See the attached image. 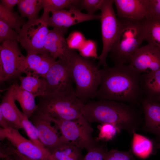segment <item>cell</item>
<instances>
[{"mask_svg":"<svg viewBox=\"0 0 160 160\" xmlns=\"http://www.w3.org/2000/svg\"><path fill=\"white\" fill-rule=\"evenodd\" d=\"M101 80L96 97L138 104L144 96L140 87L142 73L130 64H116L100 70Z\"/></svg>","mask_w":160,"mask_h":160,"instance_id":"cell-1","label":"cell"},{"mask_svg":"<svg viewBox=\"0 0 160 160\" xmlns=\"http://www.w3.org/2000/svg\"><path fill=\"white\" fill-rule=\"evenodd\" d=\"M82 114L89 123H108L132 134L139 129L142 118L132 105L113 100L89 101L84 105Z\"/></svg>","mask_w":160,"mask_h":160,"instance_id":"cell-2","label":"cell"},{"mask_svg":"<svg viewBox=\"0 0 160 160\" xmlns=\"http://www.w3.org/2000/svg\"><path fill=\"white\" fill-rule=\"evenodd\" d=\"M76 96L85 104L96 97L101 80V71L91 60L70 49L67 52Z\"/></svg>","mask_w":160,"mask_h":160,"instance_id":"cell-3","label":"cell"},{"mask_svg":"<svg viewBox=\"0 0 160 160\" xmlns=\"http://www.w3.org/2000/svg\"><path fill=\"white\" fill-rule=\"evenodd\" d=\"M119 19V31L109 52L110 57L115 65L129 64L132 57L144 41L145 19Z\"/></svg>","mask_w":160,"mask_h":160,"instance_id":"cell-4","label":"cell"},{"mask_svg":"<svg viewBox=\"0 0 160 160\" xmlns=\"http://www.w3.org/2000/svg\"><path fill=\"white\" fill-rule=\"evenodd\" d=\"M39 97L34 113L65 120L76 119L82 116L85 103L76 96L75 92L49 94Z\"/></svg>","mask_w":160,"mask_h":160,"instance_id":"cell-5","label":"cell"},{"mask_svg":"<svg viewBox=\"0 0 160 160\" xmlns=\"http://www.w3.org/2000/svg\"><path fill=\"white\" fill-rule=\"evenodd\" d=\"M49 118L60 131V136L65 142L85 149L87 152L100 145L98 140L92 136L93 128L83 115L73 120Z\"/></svg>","mask_w":160,"mask_h":160,"instance_id":"cell-6","label":"cell"},{"mask_svg":"<svg viewBox=\"0 0 160 160\" xmlns=\"http://www.w3.org/2000/svg\"><path fill=\"white\" fill-rule=\"evenodd\" d=\"M113 0H105L100 9V20L103 49L97 65L99 66H108L107 58L117 38L120 27V21L115 14Z\"/></svg>","mask_w":160,"mask_h":160,"instance_id":"cell-7","label":"cell"},{"mask_svg":"<svg viewBox=\"0 0 160 160\" xmlns=\"http://www.w3.org/2000/svg\"><path fill=\"white\" fill-rule=\"evenodd\" d=\"M26 57L16 41H5L0 46V80L9 81L24 73Z\"/></svg>","mask_w":160,"mask_h":160,"instance_id":"cell-8","label":"cell"},{"mask_svg":"<svg viewBox=\"0 0 160 160\" xmlns=\"http://www.w3.org/2000/svg\"><path fill=\"white\" fill-rule=\"evenodd\" d=\"M67 52L56 60L44 77L45 84L44 95L75 92Z\"/></svg>","mask_w":160,"mask_h":160,"instance_id":"cell-9","label":"cell"},{"mask_svg":"<svg viewBox=\"0 0 160 160\" xmlns=\"http://www.w3.org/2000/svg\"><path fill=\"white\" fill-rule=\"evenodd\" d=\"M48 27L47 23L40 17L28 20L23 25L19 33V42L27 55L49 54L44 46L49 30Z\"/></svg>","mask_w":160,"mask_h":160,"instance_id":"cell-10","label":"cell"},{"mask_svg":"<svg viewBox=\"0 0 160 160\" xmlns=\"http://www.w3.org/2000/svg\"><path fill=\"white\" fill-rule=\"evenodd\" d=\"M6 139L21 154L30 159L38 160H50V154L36 145L30 140L23 137L15 128H0V139Z\"/></svg>","mask_w":160,"mask_h":160,"instance_id":"cell-11","label":"cell"},{"mask_svg":"<svg viewBox=\"0 0 160 160\" xmlns=\"http://www.w3.org/2000/svg\"><path fill=\"white\" fill-rule=\"evenodd\" d=\"M52 15L44 20L48 27L58 29L65 33L68 28L84 21L100 19V15L81 12L76 7L51 12Z\"/></svg>","mask_w":160,"mask_h":160,"instance_id":"cell-12","label":"cell"},{"mask_svg":"<svg viewBox=\"0 0 160 160\" xmlns=\"http://www.w3.org/2000/svg\"><path fill=\"white\" fill-rule=\"evenodd\" d=\"M35 126L39 139L45 148L50 153L64 142L59 136L52 122L47 115L34 113L30 118Z\"/></svg>","mask_w":160,"mask_h":160,"instance_id":"cell-13","label":"cell"},{"mask_svg":"<svg viewBox=\"0 0 160 160\" xmlns=\"http://www.w3.org/2000/svg\"><path fill=\"white\" fill-rule=\"evenodd\" d=\"M129 64L142 73L160 70V51L149 44L139 47Z\"/></svg>","mask_w":160,"mask_h":160,"instance_id":"cell-14","label":"cell"},{"mask_svg":"<svg viewBox=\"0 0 160 160\" xmlns=\"http://www.w3.org/2000/svg\"><path fill=\"white\" fill-rule=\"evenodd\" d=\"M113 2L119 19L140 20L147 17L146 0H114Z\"/></svg>","mask_w":160,"mask_h":160,"instance_id":"cell-15","label":"cell"},{"mask_svg":"<svg viewBox=\"0 0 160 160\" xmlns=\"http://www.w3.org/2000/svg\"><path fill=\"white\" fill-rule=\"evenodd\" d=\"M144 115L143 130L153 133L160 141V102L144 97L141 103Z\"/></svg>","mask_w":160,"mask_h":160,"instance_id":"cell-16","label":"cell"},{"mask_svg":"<svg viewBox=\"0 0 160 160\" xmlns=\"http://www.w3.org/2000/svg\"><path fill=\"white\" fill-rule=\"evenodd\" d=\"M56 59L48 54H28L24 73L44 78Z\"/></svg>","mask_w":160,"mask_h":160,"instance_id":"cell-17","label":"cell"},{"mask_svg":"<svg viewBox=\"0 0 160 160\" xmlns=\"http://www.w3.org/2000/svg\"><path fill=\"white\" fill-rule=\"evenodd\" d=\"M65 33L60 30H49L44 44V48L52 57L57 59L64 55L68 49Z\"/></svg>","mask_w":160,"mask_h":160,"instance_id":"cell-18","label":"cell"},{"mask_svg":"<svg viewBox=\"0 0 160 160\" xmlns=\"http://www.w3.org/2000/svg\"><path fill=\"white\" fill-rule=\"evenodd\" d=\"M140 84L145 97L160 102V69L142 73Z\"/></svg>","mask_w":160,"mask_h":160,"instance_id":"cell-19","label":"cell"},{"mask_svg":"<svg viewBox=\"0 0 160 160\" xmlns=\"http://www.w3.org/2000/svg\"><path fill=\"white\" fill-rule=\"evenodd\" d=\"M13 93V87L11 85L3 97L0 105V111L4 116L18 130L22 129L18 115L19 110L17 106Z\"/></svg>","mask_w":160,"mask_h":160,"instance_id":"cell-20","label":"cell"},{"mask_svg":"<svg viewBox=\"0 0 160 160\" xmlns=\"http://www.w3.org/2000/svg\"><path fill=\"white\" fill-rule=\"evenodd\" d=\"M12 85L15 100L19 103L22 112L30 119L37 108L35 97L30 93L21 88L17 83H14Z\"/></svg>","mask_w":160,"mask_h":160,"instance_id":"cell-21","label":"cell"},{"mask_svg":"<svg viewBox=\"0 0 160 160\" xmlns=\"http://www.w3.org/2000/svg\"><path fill=\"white\" fill-rule=\"evenodd\" d=\"M132 143V152L137 156L145 159L155 151L154 144L151 140L137 133L135 131L133 133Z\"/></svg>","mask_w":160,"mask_h":160,"instance_id":"cell-22","label":"cell"},{"mask_svg":"<svg viewBox=\"0 0 160 160\" xmlns=\"http://www.w3.org/2000/svg\"><path fill=\"white\" fill-rule=\"evenodd\" d=\"M21 88L33 95L39 97L44 95L45 84L44 79L30 74L18 78Z\"/></svg>","mask_w":160,"mask_h":160,"instance_id":"cell-23","label":"cell"},{"mask_svg":"<svg viewBox=\"0 0 160 160\" xmlns=\"http://www.w3.org/2000/svg\"><path fill=\"white\" fill-rule=\"evenodd\" d=\"M82 149L68 143L63 144L50 153V160H82Z\"/></svg>","mask_w":160,"mask_h":160,"instance_id":"cell-24","label":"cell"},{"mask_svg":"<svg viewBox=\"0 0 160 160\" xmlns=\"http://www.w3.org/2000/svg\"><path fill=\"white\" fill-rule=\"evenodd\" d=\"M144 40L160 51V20L145 19Z\"/></svg>","mask_w":160,"mask_h":160,"instance_id":"cell-25","label":"cell"},{"mask_svg":"<svg viewBox=\"0 0 160 160\" xmlns=\"http://www.w3.org/2000/svg\"><path fill=\"white\" fill-rule=\"evenodd\" d=\"M17 5L21 16L28 18V21L39 18V12L43 8L41 0H20Z\"/></svg>","mask_w":160,"mask_h":160,"instance_id":"cell-26","label":"cell"},{"mask_svg":"<svg viewBox=\"0 0 160 160\" xmlns=\"http://www.w3.org/2000/svg\"><path fill=\"white\" fill-rule=\"evenodd\" d=\"M43 12L41 17L44 18L49 16L50 12L72 7L77 8L79 0H41Z\"/></svg>","mask_w":160,"mask_h":160,"instance_id":"cell-27","label":"cell"},{"mask_svg":"<svg viewBox=\"0 0 160 160\" xmlns=\"http://www.w3.org/2000/svg\"><path fill=\"white\" fill-rule=\"evenodd\" d=\"M18 114L22 129H24L29 140L36 145L43 151L49 152L45 148L41 142L36 129L32 122L20 110L18 112Z\"/></svg>","mask_w":160,"mask_h":160,"instance_id":"cell-28","label":"cell"},{"mask_svg":"<svg viewBox=\"0 0 160 160\" xmlns=\"http://www.w3.org/2000/svg\"><path fill=\"white\" fill-rule=\"evenodd\" d=\"M0 20L19 33L23 25L26 22L17 12L7 10L0 4Z\"/></svg>","mask_w":160,"mask_h":160,"instance_id":"cell-29","label":"cell"},{"mask_svg":"<svg viewBox=\"0 0 160 160\" xmlns=\"http://www.w3.org/2000/svg\"><path fill=\"white\" fill-rule=\"evenodd\" d=\"M99 131L97 140L109 141L113 140L120 132L121 129L111 123L101 124L97 127Z\"/></svg>","mask_w":160,"mask_h":160,"instance_id":"cell-30","label":"cell"},{"mask_svg":"<svg viewBox=\"0 0 160 160\" xmlns=\"http://www.w3.org/2000/svg\"><path fill=\"white\" fill-rule=\"evenodd\" d=\"M19 34L14 29L0 20V41L19 42Z\"/></svg>","mask_w":160,"mask_h":160,"instance_id":"cell-31","label":"cell"},{"mask_svg":"<svg viewBox=\"0 0 160 160\" xmlns=\"http://www.w3.org/2000/svg\"><path fill=\"white\" fill-rule=\"evenodd\" d=\"M66 40L68 48L73 50H79L86 40L83 34L78 31L71 33Z\"/></svg>","mask_w":160,"mask_h":160,"instance_id":"cell-32","label":"cell"},{"mask_svg":"<svg viewBox=\"0 0 160 160\" xmlns=\"http://www.w3.org/2000/svg\"><path fill=\"white\" fill-rule=\"evenodd\" d=\"M105 0H79L78 8L84 9L87 13L94 14V12L98 10H100ZM80 10V9H79Z\"/></svg>","mask_w":160,"mask_h":160,"instance_id":"cell-33","label":"cell"},{"mask_svg":"<svg viewBox=\"0 0 160 160\" xmlns=\"http://www.w3.org/2000/svg\"><path fill=\"white\" fill-rule=\"evenodd\" d=\"M147 15L146 19L160 20V0H146Z\"/></svg>","mask_w":160,"mask_h":160,"instance_id":"cell-34","label":"cell"},{"mask_svg":"<svg viewBox=\"0 0 160 160\" xmlns=\"http://www.w3.org/2000/svg\"><path fill=\"white\" fill-rule=\"evenodd\" d=\"M81 56L87 57H97V48L95 43L90 40H86L82 47L78 50Z\"/></svg>","mask_w":160,"mask_h":160,"instance_id":"cell-35","label":"cell"},{"mask_svg":"<svg viewBox=\"0 0 160 160\" xmlns=\"http://www.w3.org/2000/svg\"><path fill=\"white\" fill-rule=\"evenodd\" d=\"M106 151L103 145H100L87 151L82 160H103L104 154Z\"/></svg>","mask_w":160,"mask_h":160,"instance_id":"cell-36","label":"cell"},{"mask_svg":"<svg viewBox=\"0 0 160 160\" xmlns=\"http://www.w3.org/2000/svg\"><path fill=\"white\" fill-rule=\"evenodd\" d=\"M110 151L117 160H136L130 151H121L115 149Z\"/></svg>","mask_w":160,"mask_h":160,"instance_id":"cell-37","label":"cell"},{"mask_svg":"<svg viewBox=\"0 0 160 160\" xmlns=\"http://www.w3.org/2000/svg\"><path fill=\"white\" fill-rule=\"evenodd\" d=\"M1 4L6 9L13 11L14 7L17 5L20 0H0Z\"/></svg>","mask_w":160,"mask_h":160,"instance_id":"cell-38","label":"cell"},{"mask_svg":"<svg viewBox=\"0 0 160 160\" xmlns=\"http://www.w3.org/2000/svg\"><path fill=\"white\" fill-rule=\"evenodd\" d=\"M0 125L1 128L4 129L10 128L16 129L14 126L4 116L1 111H0Z\"/></svg>","mask_w":160,"mask_h":160,"instance_id":"cell-39","label":"cell"},{"mask_svg":"<svg viewBox=\"0 0 160 160\" xmlns=\"http://www.w3.org/2000/svg\"><path fill=\"white\" fill-rule=\"evenodd\" d=\"M103 160H117L110 151H106L104 153Z\"/></svg>","mask_w":160,"mask_h":160,"instance_id":"cell-40","label":"cell"},{"mask_svg":"<svg viewBox=\"0 0 160 160\" xmlns=\"http://www.w3.org/2000/svg\"><path fill=\"white\" fill-rule=\"evenodd\" d=\"M16 154L24 160H38L30 159L25 156L21 154L18 152H17Z\"/></svg>","mask_w":160,"mask_h":160,"instance_id":"cell-41","label":"cell"},{"mask_svg":"<svg viewBox=\"0 0 160 160\" xmlns=\"http://www.w3.org/2000/svg\"><path fill=\"white\" fill-rule=\"evenodd\" d=\"M12 156L14 160H24L15 153Z\"/></svg>","mask_w":160,"mask_h":160,"instance_id":"cell-42","label":"cell"},{"mask_svg":"<svg viewBox=\"0 0 160 160\" xmlns=\"http://www.w3.org/2000/svg\"><path fill=\"white\" fill-rule=\"evenodd\" d=\"M154 147L155 151L157 149H160V143H154Z\"/></svg>","mask_w":160,"mask_h":160,"instance_id":"cell-43","label":"cell"},{"mask_svg":"<svg viewBox=\"0 0 160 160\" xmlns=\"http://www.w3.org/2000/svg\"><path fill=\"white\" fill-rule=\"evenodd\" d=\"M6 160H14L12 156H10L5 158Z\"/></svg>","mask_w":160,"mask_h":160,"instance_id":"cell-44","label":"cell"}]
</instances>
